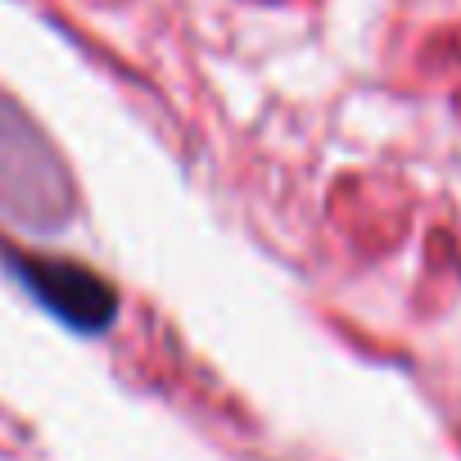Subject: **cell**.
Masks as SVG:
<instances>
[{
  "label": "cell",
  "instance_id": "1",
  "mask_svg": "<svg viewBox=\"0 0 461 461\" xmlns=\"http://www.w3.org/2000/svg\"><path fill=\"white\" fill-rule=\"evenodd\" d=\"M14 272L23 276V285L68 326L77 330H109V321L118 317V294L104 276H95L82 263H64V258H14Z\"/></svg>",
  "mask_w": 461,
  "mask_h": 461
}]
</instances>
